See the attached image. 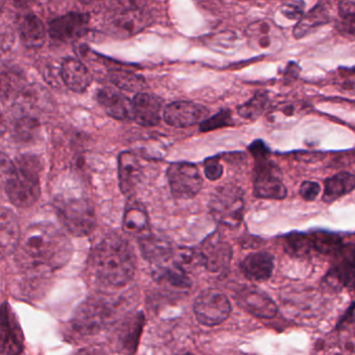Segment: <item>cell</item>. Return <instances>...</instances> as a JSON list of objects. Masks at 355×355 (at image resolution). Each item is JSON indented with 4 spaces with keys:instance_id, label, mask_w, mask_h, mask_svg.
I'll return each mask as SVG.
<instances>
[{
    "instance_id": "obj_40",
    "label": "cell",
    "mask_w": 355,
    "mask_h": 355,
    "mask_svg": "<svg viewBox=\"0 0 355 355\" xmlns=\"http://www.w3.org/2000/svg\"><path fill=\"white\" fill-rule=\"evenodd\" d=\"M321 192L320 184L314 181H304L300 186V193L306 202H314Z\"/></svg>"
},
{
    "instance_id": "obj_28",
    "label": "cell",
    "mask_w": 355,
    "mask_h": 355,
    "mask_svg": "<svg viewBox=\"0 0 355 355\" xmlns=\"http://www.w3.org/2000/svg\"><path fill=\"white\" fill-rule=\"evenodd\" d=\"M153 275L157 283L170 286L175 289L186 290L191 287V281L188 277L187 272L173 262L172 265H159L154 271Z\"/></svg>"
},
{
    "instance_id": "obj_50",
    "label": "cell",
    "mask_w": 355,
    "mask_h": 355,
    "mask_svg": "<svg viewBox=\"0 0 355 355\" xmlns=\"http://www.w3.org/2000/svg\"><path fill=\"white\" fill-rule=\"evenodd\" d=\"M181 355H192V354H181Z\"/></svg>"
},
{
    "instance_id": "obj_43",
    "label": "cell",
    "mask_w": 355,
    "mask_h": 355,
    "mask_svg": "<svg viewBox=\"0 0 355 355\" xmlns=\"http://www.w3.org/2000/svg\"><path fill=\"white\" fill-rule=\"evenodd\" d=\"M304 2L300 1V0L287 4V6H284L283 8L284 14L290 19H300L304 16Z\"/></svg>"
},
{
    "instance_id": "obj_42",
    "label": "cell",
    "mask_w": 355,
    "mask_h": 355,
    "mask_svg": "<svg viewBox=\"0 0 355 355\" xmlns=\"http://www.w3.org/2000/svg\"><path fill=\"white\" fill-rule=\"evenodd\" d=\"M37 123L33 121V119L25 118L20 121L16 130L18 132V137L25 141L27 137H33V131L37 129Z\"/></svg>"
},
{
    "instance_id": "obj_30",
    "label": "cell",
    "mask_w": 355,
    "mask_h": 355,
    "mask_svg": "<svg viewBox=\"0 0 355 355\" xmlns=\"http://www.w3.org/2000/svg\"><path fill=\"white\" fill-rule=\"evenodd\" d=\"M284 248L288 254L294 258H304L314 250L310 234L296 231L284 237Z\"/></svg>"
},
{
    "instance_id": "obj_6",
    "label": "cell",
    "mask_w": 355,
    "mask_h": 355,
    "mask_svg": "<svg viewBox=\"0 0 355 355\" xmlns=\"http://www.w3.org/2000/svg\"><path fill=\"white\" fill-rule=\"evenodd\" d=\"M244 193L241 188L232 184L220 186L211 196L209 208L211 216L225 227H236L244 215Z\"/></svg>"
},
{
    "instance_id": "obj_8",
    "label": "cell",
    "mask_w": 355,
    "mask_h": 355,
    "mask_svg": "<svg viewBox=\"0 0 355 355\" xmlns=\"http://www.w3.org/2000/svg\"><path fill=\"white\" fill-rule=\"evenodd\" d=\"M229 298L217 289H206L196 296L193 312L196 320L207 327H216L227 320L231 314Z\"/></svg>"
},
{
    "instance_id": "obj_24",
    "label": "cell",
    "mask_w": 355,
    "mask_h": 355,
    "mask_svg": "<svg viewBox=\"0 0 355 355\" xmlns=\"http://www.w3.org/2000/svg\"><path fill=\"white\" fill-rule=\"evenodd\" d=\"M145 325V317L141 313L123 323L118 337V346L124 355H135Z\"/></svg>"
},
{
    "instance_id": "obj_46",
    "label": "cell",
    "mask_w": 355,
    "mask_h": 355,
    "mask_svg": "<svg viewBox=\"0 0 355 355\" xmlns=\"http://www.w3.org/2000/svg\"><path fill=\"white\" fill-rule=\"evenodd\" d=\"M75 355H107L106 354L105 350L101 347H97V346H93V347H85L83 349L79 350Z\"/></svg>"
},
{
    "instance_id": "obj_49",
    "label": "cell",
    "mask_w": 355,
    "mask_h": 355,
    "mask_svg": "<svg viewBox=\"0 0 355 355\" xmlns=\"http://www.w3.org/2000/svg\"><path fill=\"white\" fill-rule=\"evenodd\" d=\"M81 1H83V2H92V1H95V0H81Z\"/></svg>"
},
{
    "instance_id": "obj_48",
    "label": "cell",
    "mask_w": 355,
    "mask_h": 355,
    "mask_svg": "<svg viewBox=\"0 0 355 355\" xmlns=\"http://www.w3.org/2000/svg\"><path fill=\"white\" fill-rule=\"evenodd\" d=\"M3 130H4L3 121H2V119H0V135H1L2 132H3Z\"/></svg>"
},
{
    "instance_id": "obj_25",
    "label": "cell",
    "mask_w": 355,
    "mask_h": 355,
    "mask_svg": "<svg viewBox=\"0 0 355 355\" xmlns=\"http://www.w3.org/2000/svg\"><path fill=\"white\" fill-rule=\"evenodd\" d=\"M123 229L125 233L139 238L149 234V216L145 207L137 202L129 204L125 210Z\"/></svg>"
},
{
    "instance_id": "obj_7",
    "label": "cell",
    "mask_w": 355,
    "mask_h": 355,
    "mask_svg": "<svg viewBox=\"0 0 355 355\" xmlns=\"http://www.w3.org/2000/svg\"><path fill=\"white\" fill-rule=\"evenodd\" d=\"M114 317V308L101 297H91L83 302L75 312L72 327L78 335L93 336L105 329Z\"/></svg>"
},
{
    "instance_id": "obj_21",
    "label": "cell",
    "mask_w": 355,
    "mask_h": 355,
    "mask_svg": "<svg viewBox=\"0 0 355 355\" xmlns=\"http://www.w3.org/2000/svg\"><path fill=\"white\" fill-rule=\"evenodd\" d=\"M143 168L137 156L131 152H123L119 155V184L125 196L133 193L141 181Z\"/></svg>"
},
{
    "instance_id": "obj_37",
    "label": "cell",
    "mask_w": 355,
    "mask_h": 355,
    "mask_svg": "<svg viewBox=\"0 0 355 355\" xmlns=\"http://www.w3.org/2000/svg\"><path fill=\"white\" fill-rule=\"evenodd\" d=\"M270 27L266 23H258L252 25L248 35L250 40L261 48H266L270 45V37H268Z\"/></svg>"
},
{
    "instance_id": "obj_36",
    "label": "cell",
    "mask_w": 355,
    "mask_h": 355,
    "mask_svg": "<svg viewBox=\"0 0 355 355\" xmlns=\"http://www.w3.org/2000/svg\"><path fill=\"white\" fill-rule=\"evenodd\" d=\"M232 125V116L230 110H225L217 112L211 118L206 119L200 123V131L208 132L215 129L223 128Z\"/></svg>"
},
{
    "instance_id": "obj_29",
    "label": "cell",
    "mask_w": 355,
    "mask_h": 355,
    "mask_svg": "<svg viewBox=\"0 0 355 355\" xmlns=\"http://www.w3.org/2000/svg\"><path fill=\"white\" fill-rule=\"evenodd\" d=\"M329 22V14L327 8L322 4L314 6L308 14L300 19V22L294 28V37L302 39L317 27L322 26Z\"/></svg>"
},
{
    "instance_id": "obj_9",
    "label": "cell",
    "mask_w": 355,
    "mask_h": 355,
    "mask_svg": "<svg viewBox=\"0 0 355 355\" xmlns=\"http://www.w3.org/2000/svg\"><path fill=\"white\" fill-rule=\"evenodd\" d=\"M254 160V196L266 200H284L287 196V188L282 181L279 168L269 159V157Z\"/></svg>"
},
{
    "instance_id": "obj_39",
    "label": "cell",
    "mask_w": 355,
    "mask_h": 355,
    "mask_svg": "<svg viewBox=\"0 0 355 355\" xmlns=\"http://www.w3.org/2000/svg\"><path fill=\"white\" fill-rule=\"evenodd\" d=\"M204 173L205 176L211 181H216V180L220 179L223 174V168L220 162H219L218 156L205 160Z\"/></svg>"
},
{
    "instance_id": "obj_10",
    "label": "cell",
    "mask_w": 355,
    "mask_h": 355,
    "mask_svg": "<svg viewBox=\"0 0 355 355\" xmlns=\"http://www.w3.org/2000/svg\"><path fill=\"white\" fill-rule=\"evenodd\" d=\"M168 184L173 196L179 200L193 198L202 187L200 171L190 162H175L168 166Z\"/></svg>"
},
{
    "instance_id": "obj_4",
    "label": "cell",
    "mask_w": 355,
    "mask_h": 355,
    "mask_svg": "<svg viewBox=\"0 0 355 355\" xmlns=\"http://www.w3.org/2000/svg\"><path fill=\"white\" fill-rule=\"evenodd\" d=\"M54 206L58 218L72 235L85 237L95 229V209L87 198H60L55 200Z\"/></svg>"
},
{
    "instance_id": "obj_26",
    "label": "cell",
    "mask_w": 355,
    "mask_h": 355,
    "mask_svg": "<svg viewBox=\"0 0 355 355\" xmlns=\"http://www.w3.org/2000/svg\"><path fill=\"white\" fill-rule=\"evenodd\" d=\"M355 189V176L347 172H341L324 181V191L322 200L327 204H333L342 196L350 193Z\"/></svg>"
},
{
    "instance_id": "obj_35",
    "label": "cell",
    "mask_w": 355,
    "mask_h": 355,
    "mask_svg": "<svg viewBox=\"0 0 355 355\" xmlns=\"http://www.w3.org/2000/svg\"><path fill=\"white\" fill-rule=\"evenodd\" d=\"M21 79L15 73L4 71L0 72V96L10 99L16 97L22 92Z\"/></svg>"
},
{
    "instance_id": "obj_16",
    "label": "cell",
    "mask_w": 355,
    "mask_h": 355,
    "mask_svg": "<svg viewBox=\"0 0 355 355\" xmlns=\"http://www.w3.org/2000/svg\"><path fill=\"white\" fill-rule=\"evenodd\" d=\"M89 16L80 12H70L58 17L50 22L49 35L52 39L60 42H70L79 39L87 33Z\"/></svg>"
},
{
    "instance_id": "obj_15",
    "label": "cell",
    "mask_w": 355,
    "mask_h": 355,
    "mask_svg": "<svg viewBox=\"0 0 355 355\" xmlns=\"http://www.w3.org/2000/svg\"><path fill=\"white\" fill-rule=\"evenodd\" d=\"M23 337L20 325L8 304L0 309V350L6 355H19L23 352Z\"/></svg>"
},
{
    "instance_id": "obj_1",
    "label": "cell",
    "mask_w": 355,
    "mask_h": 355,
    "mask_svg": "<svg viewBox=\"0 0 355 355\" xmlns=\"http://www.w3.org/2000/svg\"><path fill=\"white\" fill-rule=\"evenodd\" d=\"M72 244L64 233L50 223H35L21 235L16 260L25 270H55L72 254Z\"/></svg>"
},
{
    "instance_id": "obj_23",
    "label": "cell",
    "mask_w": 355,
    "mask_h": 355,
    "mask_svg": "<svg viewBox=\"0 0 355 355\" xmlns=\"http://www.w3.org/2000/svg\"><path fill=\"white\" fill-rule=\"evenodd\" d=\"M60 75L64 85L75 93H83L92 83V75L87 67L75 58H67L62 64Z\"/></svg>"
},
{
    "instance_id": "obj_14",
    "label": "cell",
    "mask_w": 355,
    "mask_h": 355,
    "mask_svg": "<svg viewBox=\"0 0 355 355\" xmlns=\"http://www.w3.org/2000/svg\"><path fill=\"white\" fill-rule=\"evenodd\" d=\"M209 112L200 104L178 101L166 106L164 119L166 124L175 128H189L206 120Z\"/></svg>"
},
{
    "instance_id": "obj_33",
    "label": "cell",
    "mask_w": 355,
    "mask_h": 355,
    "mask_svg": "<svg viewBox=\"0 0 355 355\" xmlns=\"http://www.w3.org/2000/svg\"><path fill=\"white\" fill-rule=\"evenodd\" d=\"M339 347L343 354L355 355V319L354 314L345 317L339 324Z\"/></svg>"
},
{
    "instance_id": "obj_22",
    "label": "cell",
    "mask_w": 355,
    "mask_h": 355,
    "mask_svg": "<svg viewBox=\"0 0 355 355\" xmlns=\"http://www.w3.org/2000/svg\"><path fill=\"white\" fill-rule=\"evenodd\" d=\"M139 243L141 254L149 262L159 266L172 260L175 248L168 240L149 233L139 238Z\"/></svg>"
},
{
    "instance_id": "obj_34",
    "label": "cell",
    "mask_w": 355,
    "mask_h": 355,
    "mask_svg": "<svg viewBox=\"0 0 355 355\" xmlns=\"http://www.w3.org/2000/svg\"><path fill=\"white\" fill-rule=\"evenodd\" d=\"M268 102L266 93L259 92L250 101L238 107V114L246 120H256L264 112Z\"/></svg>"
},
{
    "instance_id": "obj_2",
    "label": "cell",
    "mask_w": 355,
    "mask_h": 355,
    "mask_svg": "<svg viewBox=\"0 0 355 355\" xmlns=\"http://www.w3.org/2000/svg\"><path fill=\"white\" fill-rule=\"evenodd\" d=\"M92 267L100 283L124 287L135 277L137 259L126 240L108 236L94 250Z\"/></svg>"
},
{
    "instance_id": "obj_11",
    "label": "cell",
    "mask_w": 355,
    "mask_h": 355,
    "mask_svg": "<svg viewBox=\"0 0 355 355\" xmlns=\"http://www.w3.org/2000/svg\"><path fill=\"white\" fill-rule=\"evenodd\" d=\"M331 270L324 277L325 287L341 291L343 288L355 285V244L344 243L341 250L333 257Z\"/></svg>"
},
{
    "instance_id": "obj_20",
    "label": "cell",
    "mask_w": 355,
    "mask_h": 355,
    "mask_svg": "<svg viewBox=\"0 0 355 355\" xmlns=\"http://www.w3.org/2000/svg\"><path fill=\"white\" fill-rule=\"evenodd\" d=\"M97 100L106 114L119 121L132 118V102L122 93L110 87L98 92Z\"/></svg>"
},
{
    "instance_id": "obj_44",
    "label": "cell",
    "mask_w": 355,
    "mask_h": 355,
    "mask_svg": "<svg viewBox=\"0 0 355 355\" xmlns=\"http://www.w3.org/2000/svg\"><path fill=\"white\" fill-rule=\"evenodd\" d=\"M250 151L254 159L268 157L270 156V150L263 141H256L250 146Z\"/></svg>"
},
{
    "instance_id": "obj_5",
    "label": "cell",
    "mask_w": 355,
    "mask_h": 355,
    "mask_svg": "<svg viewBox=\"0 0 355 355\" xmlns=\"http://www.w3.org/2000/svg\"><path fill=\"white\" fill-rule=\"evenodd\" d=\"M150 23V15L141 0H116L107 17L108 31L118 37H130Z\"/></svg>"
},
{
    "instance_id": "obj_51",
    "label": "cell",
    "mask_w": 355,
    "mask_h": 355,
    "mask_svg": "<svg viewBox=\"0 0 355 355\" xmlns=\"http://www.w3.org/2000/svg\"><path fill=\"white\" fill-rule=\"evenodd\" d=\"M352 289H354V293H355V285H354V288H352Z\"/></svg>"
},
{
    "instance_id": "obj_17",
    "label": "cell",
    "mask_w": 355,
    "mask_h": 355,
    "mask_svg": "<svg viewBox=\"0 0 355 355\" xmlns=\"http://www.w3.org/2000/svg\"><path fill=\"white\" fill-rule=\"evenodd\" d=\"M132 118L141 126H156L162 119V102L155 96L139 92L132 100Z\"/></svg>"
},
{
    "instance_id": "obj_38",
    "label": "cell",
    "mask_w": 355,
    "mask_h": 355,
    "mask_svg": "<svg viewBox=\"0 0 355 355\" xmlns=\"http://www.w3.org/2000/svg\"><path fill=\"white\" fill-rule=\"evenodd\" d=\"M336 83L341 91L355 95V68H340Z\"/></svg>"
},
{
    "instance_id": "obj_47",
    "label": "cell",
    "mask_w": 355,
    "mask_h": 355,
    "mask_svg": "<svg viewBox=\"0 0 355 355\" xmlns=\"http://www.w3.org/2000/svg\"><path fill=\"white\" fill-rule=\"evenodd\" d=\"M316 355H344L340 347H331V346H322L318 348Z\"/></svg>"
},
{
    "instance_id": "obj_12",
    "label": "cell",
    "mask_w": 355,
    "mask_h": 355,
    "mask_svg": "<svg viewBox=\"0 0 355 355\" xmlns=\"http://www.w3.org/2000/svg\"><path fill=\"white\" fill-rule=\"evenodd\" d=\"M200 252L205 268L213 273L227 270L233 257L231 244L218 233L209 235L202 241Z\"/></svg>"
},
{
    "instance_id": "obj_13",
    "label": "cell",
    "mask_w": 355,
    "mask_h": 355,
    "mask_svg": "<svg viewBox=\"0 0 355 355\" xmlns=\"http://www.w3.org/2000/svg\"><path fill=\"white\" fill-rule=\"evenodd\" d=\"M238 304L252 316L261 319H271L277 315V306L275 302L262 290L258 288H241L236 293Z\"/></svg>"
},
{
    "instance_id": "obj_45",
    "label": "cell",
    "mask_w": 355,
    "mask_h": 355,
    "mask_svg": "<svg viewBox=\"0 0 355 355\" xmlns=\"http://www.w3.org/2000/svg\"><path fill=\"white\" fill-rule=\"evenodd\" d=\"M339 12L341 18H355V0H341Z\"/></svg>"
},
{
    "instance_id": "obj_18",
    "label": "cell",
    "mask_w": 355,
    "mask_h": 355,
    "mask_svg": "<svg viewBox=\"0 0 355 355\" xmlns=\"http://www.w3.org/2000/svg\"><path fill=\"white\" fill-rule=\"evenodd\" d=\"M18 218L10 209L0 207V259L14 254L20 241Z\"/></svg>"
},
{
    "instance_id": "obj_27",
    "label": "cell",
    "mask_w": 355,
    "mask_h": 355,
    "mask_svg": "<svg viewBox=\"0 0 355 355\" xmlns=\"http://www.w3.org/2000/svg\"><path fill=\"white\" fill-rule=\"evenodd\" d=\"M21 40L27 47L39 48L45 42V27L33 14H25L19 20Z\"/></svg>"
},
{
    "instance_id": "obj_41",
    "label": "cell",
    "mask_w": 355,
    "mask_h": 355,
    "mask_svg": "<svg viewBox=\"0 0 355 355\" xmlns=\"http://www.w3.org/2000/svg\"><path fill=\"white\" fill-rule=\"evenodd\" d=\"M12 164L6 154L0 152V191L6 189V184L12 174Z\"/></svg>"
},
{
    "instance_id": "obj_31",
    "label": "cell",
    "mask_w": 355,
    "mask_h": 355,
    "mask_svg": "<svg viewBox=\"0 0 355 355\" xmlns=\"http://www.w3.org/2000/svg\"><path fill=\"white\" fill-rule=\"evenodd\" d=\"M313 248L316 252L333 258L344 245L343 239L338 234L327 231H316L310 234Z\"/></svg>"
},
{
    "instance_id": "obj_32",
    "label": "cell",
    "mask_w": 355,
    "mask_h": 355,
    "mask_svg": "<svg viewBox=\"0 0 355 355\" xmlns=\"http://www.w3.org/2000/svg\"><path fill=\"white\" fill-rule=\"evenodd\" d=\"M110 80L119 89L128 92H139L144 89L145 80L139 75L123 70H114L110 73Z\"/></svg>"
},
{
    "instance_id": "obj_3",
    "label": "cell",
    "mask_w": 355,
    "mask_h": 355,
    "mask_svg": "<svg viewBox=\"0 0 355 355\" xmlns=\"http://www.w3.org/2000/svg\"><path fill=\"white\" fill-rule=\"evenodd\" d=\"M41 162L33 155L21 156L12 164V174L6 184L10 202L19 208L33 206L41 194Z\"/></svg>"
},
{
    "instance_id": "obj_19",
    "label": "cell",
    "mask_w": 355,
    "mask_h": 355,
    "mask_svg": "<svg viewBox=\"0 0 355 355\" xmlns=\"http://www.w3.org/2000/svg\"><path fill=\"white\" fill-rule=\"evenodd\" d=\"M240 268L250 281H268L275 269V257L268 252H252L242 261Z\"/></svg>"
}]
</instances>
